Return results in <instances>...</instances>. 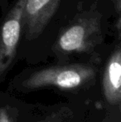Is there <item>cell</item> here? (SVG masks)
I'll return each instance as SVG.
<instances>
[{"label": "cell", "mask_w": 121, "mask_h": 122, "mask_svg": "<svg viewBox=\"0 0 121 122\" xmlns=\"http://www.w3.org/2000/svg\"><path fill=\"white\" fill-rule=\"evenodd\" d=\"M121 37V15L108 0H81L51 47L57 63L100 61L110 37Z\"/></svg>", "instance_id": "obj_1"}, {"label": "cell", "mask_w": 121, "mask_h": 122, "mask_svg": "<svg viewBox=\"0 0 121 122\" xmlns=\"http://www.w3.org/2000/svg\"><path fill=\"white\" fill-rule=\"evenodd\" d=\"M81 0H26L18 57L37 61L50 56L51 47L63 25Z\"/></svg>", "instance_id": "obj_2"}, {"label": "cell", "mask_w": 121, "mask_h": 122, "mask_svg": "<svg viewBox=\"0 0 121 122\" xmlns=\"http://www.w3.org/2000/svg\"><path fill=\"white\" fill-rule=\"evenodd\" d=\"M99 74V61L57 63L28 71L22 86L29 90L57 87L76 90L93 83Z\"/></svg>", "instance_id": "obj_3"}, {"label": "cell", "mask_w": 121, "mask_h": 122, "mask_svg": "<svg viewBox=\"0 0 121 122\" xmlns=\"http://www.w3.org/2000/svg\"><path fill=\"white\" fill-rule=\"evenodd\" d=\"M26 0H11L0 18V79L8 74L18 59L22 37L23 13Z\"/></svg>", "instance_id": "obj_4"}, {"label": "cell", "mask_w": 121, "mask_h": 122, "mask_svg": "<svg viewBox=\"0 0 121 122\" xmlns=\"http://www.w3.org/2000/svg\"><path fill=\"white\" fill-rule=\"evenodd\" d=\"M103 93L109 104L120 106L121 101V37L115 36L107 42L100 56Z\"/></svg>", "instance_id": "obj_5"}, {"label": "cell", "mask_w": 121, "mask_h": 122, "mask_svg": "<svg viewBox=\"0 0 121 122\" xmlns=\"http://www.w3.org/2000/svg\"><path fill=\"white\" fill-rule=\"evenodd\" d=\"M0 122H13L8 108H0Z\"/></svg>", "instance_id": "obj_6"}, {"label": "cell", "mask_w": 121, "mask_h": 122, "mask_svg": "<svg viewBox=\"0 0 121 122\" xmlns=\"http://www.w3.org/2000/svg\"><path fill=\"white\" fill-rule=\"evenodd\" d=\"M112 3L117 14L121 15V0H108Z\"/></svg>", "instance_id": "obj_7"}, {"label": "cell", "mask_w": 121, "mask_h": 122, "mask_svg": "<svg viewBox=\"0 0 121 122\" xmlns=\"http://www.w3.org/2000/svg\"><path fill=\"white\" fill-rule=\"evenodd\" d=\"M10 2H11V0H0V8H1L2 12L4 11L8 8Z\"/></svg>", "instance_id": "obj_8"}, {"label": "cell", "mask_w": 121, "mask_h": 122, "mask_svg": "<svg viewBox=\"0 0 121 122\" xmlns=\"http://www.w3.org/2000/svg\"><path fill=\"white\" fill-rule=\"evenodd\" d=\"M41 122H57V121H55V120H52V119H49V120H46V121H41Z\"/></svg>", "instance_id": "obj_9"}]
</instances>
